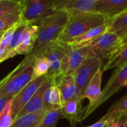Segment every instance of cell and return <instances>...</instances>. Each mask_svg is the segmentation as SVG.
Returning <instances> with one entry per match:
<instances>
[{
    "label": "cell",
    "instance_id": "cell-28",
    "mask_svg": "<svg viewBox=\"0 0 127 127\" xmlns=\"http://www.w3.org/2000/svg\"><path fill=\"white\" fill-rule=\"evenodd\" d=\"M12 99L5 105L2 112L0 114V127H10L13 123L12 118Z\"/></svg>",
    "mask_w": 127,
    "mask_h": 127
},
{
    "label": "cell",
    "instance_id": "cell-3",
    "mask_svg": "<svg viewBox=\"0 0 127 127\" xmlns=\"http://www.w3.org/2000/svg\"><path fill=\"white\" fill-rule=\"evenodd\" d=\"M34 61L25 58L13 71L0 81V97L13 98L32 81Z\"/></svg>",
    "mask_w": 127,
    "mask_h": 127
},
{
    "label": "cell",
    "instance_id": "cell-19",
    "mask_svg": "<svg viewBox=\"0 0 127 127\" xmlns=\"http://www.w3.org/2000/svg\"><path fill=\"white\" fill-rule=\"evenodd\" d=\"M89 56V49L87 46L72 48L69 54V66L67 75H73L83 61Z\"/></svg>",
    "mask_w": 127,
    "mask_h": 127
},
{
    "label": "cell",
    "instance_id": "cell-37",
    "mask_svg": "<svg viewBox=\"0 0 127 127\" xmlns=\"http://www.w3.org/2000/svg\"><path fill=\"white\" fill-rule=\"evenodd\" d=\"M21 1H23V0H21Z\"/></svg>",
    "mask_w": 127,
    "mask_h": 127
},
{
    "label": "cell",
    "instance_id": "cell-23",
    "mask_svg": "<svg viewBox=\"0 0 127 127\" xmlns=\"http://www.w3.org/2000/svg\"><path fill=\"white\" fill-rule=\"evenodd\" d=\"M43 108L46 110L52 108H61L60 92L54 82L45 91L43 96Z\"/></svg>",
    "mask_w": 127,
    "mask_h": 127
},
{
    "label": "cell",
    "instance_id": "cell-1",
    "mask_svg": "<svg viewBox=\"0 0 127 127\" xmlns=\"http://www.w3.org/2000/svg\"><path fill=\"white\" fill-rule=\"evenodd\" d=\"M69 20L70 15L67 11H58L34 23L37 26L36 40L32 50L26 58L36 59L40 57L47 47L58 41Z\"/></svg>",
    "mask_w": 127,
    "mask_h": 127
},
{
    "label": "cell",
    "instance_id": "cell-16",
    "mask_svg": "<svg viewBox=\"0 0 127 127\" xmlns=\"http://www.w3.org/2000/svg\"><path fill=\"white\" fill-rule=\"evenodd\" d=\"M37 26L35 24L25 25L23 32V39L20 44L15 49L14 54L17 55H28L32 50L37 35Z\"/></svg>",
    "mask_w": 127,
    "mask_h": 127
},
{
    "label": "cell",
    "instance_id": "cell-5",
    "mask_svg": "<svg viewBox=\"0 0 127 127\" xmlns=\"http://www.w3.org/2000/svg\"><path fill=\"white\" fill-rule=\"evenodd\" d=\"M120 41L119 36L105 32L78 48L87 46L89 49V56H99L107 61L108 57L119 47Z\"/></svg>",
    "mask_w": 127,
    "mask_h": 127
},
{
    "label": "cell",
    "instance_id": "cell-32",
    "mask_svg": "<svg viewBox=\"0 0 127 127\" xmlns=\"http://www.w3.org/2000/svg\"><path fill=\"white\" fill-rule=\"evenodd\" d=\"M7 55V48L0 45V63L5 61V58Z\"/></svg>",
    "mask_w": 127,
    "mask_h": 127
},
{
    "label": "cell",
    "instance_id": "cell-21",
    "mask_svg": "<svg viewBox=\"0 0 127 127\" xmlns=\"http://www.w3.org/2000/svg\"><path fill=\"white\" fill-rule=\"evenodd\" d=\"M108 26V25L107 23L99 26L98 27L94 28V29L85 32L84 34H81L80 36L77 37L69 45H70L72 48H78L80 46L94 40V38L97 37L100 34L107 32Z\"/></svg>",
    "mask_w": 127,
    "mask_h": 127
},
{
    "label": "cell",
    "instance_id": "cell-34",
    "mask_svg": "<svg viewBox=\"0 0 127 127\" xmlns=\"http://www.w3.org/2000/svg\"><path fill=\"white\" fill-rule=\"evenodd\" d=\"M120 120L119 121H114L108 123L105 127H120Z\"/></svg>",
    "mask_w": 127,
    "mask_h": 127
},
{
    "label": "cell",
    "instance_id": "cell-31",
    "mask_svg": "<svg viewBox=\"0 0 127 127\" xmlns=\"http://www.w3.org/2000/svg\"><path fill=\"white\" fill-rule=\"evenodd\" d=\"M13 98L11 97H8V96H4V97H0V114L2 112L3 109L5 108L6 104Z\"/></svg>",
    "mask_w": 127,
    "mask_h": 127
},
{
    "label": "cell",
    "instance_id": "cell-13",
    "mask_svg": "<svg viewBox=\"0 0 127 127\" xmlns=\"http://www.w3.org/2000/svg\"><path fill=\"white\" fill-rule=\"evenodd\" d=\"M53 82L59 90L61 106L70 99L79 96L78 89L73 75L62 76L53 79Z\"/></svg>",
    "mask_w": 127,
    "mask_h": 127
},
{
    "label": "cell",
    "instance_id": "cell-35",
    "mask_svg": "<svg viewBox=\"0 0 127 127\" xmlns=\"http://www.w3.org/2000/svg\"><path fill=\"white\" fill-rule=\"evenodd\" d=\"M120 127H127V116L123 117L120 119Z\"/></svg>",
    "mask_w": 127,
    "mask_h": 127
},
{
    "label": "cell",
    "instance_id": "cell-30",
    "mask_svg": "<svg viewBox=\"0 0 127 127\" xmlns=\"http://www.w3.org/2000/svg\"><path fill=\"white\" fill-rule=\"evenodd\" d=\"M108 123H108V120H107V118L105 116H103L97 122H96L95 123H94L88 127H105Z\"/></svg>",
    "mask_w": 127,
    "mask_h": 127
},
{
    "label": "cell",
    "instance_id": "cell-10",
    "mask_svg": "<svg viewBox=\"0 0 127 127\" xmlns=\"http://www.w3.org/2000/svg\"><path fill=\"white\" fill-rule=\"evenodd\" d=\"M46 79L47 76L45 75L41 77L32 79L31 82H29L15 96L13 97L11 109L13 120L17 118L21 109L33 96V95L35 94V92L38 90V88L41 86V85Z\"/></svg>",
    "mask_w": 127,
    "mask_h": 127
},
{
    "label": "cell",
    "instance_id": "cell-29",
    "mask_svg": "<svg viewBox=\"0 0 127 127\" xmlns=\"http://www.w3.org/2000/svg\"><path fill=\"white\" fill-rule=\"evenodd\" d=\"M20 24V23H17L16 25H14V26H12L11 28H10L9 29H8L6 32H5V33L3 34V36L1 39V41H0V45L7 48H8L11 40H12V38H13V36H14V34L17 29V28L18 27V26Z\"/></svg>",
    "mask_w": 127,
    "mask_h": 127
},
{
    "label": "cell",
    "instance_id": "cell-20",
    "mask_svg": "<svg viewBox=\"0 0 127 127\" xmlns=\"http://www.w3.org/2000/svg\"><path fill=\"white\" fill-rule=\"evenodd\" d=\"M46 111V109L42 108L38 111L19 117L13 120L10 127H36L42 120Z\"/></svg>",
    "mask_w": 127,
    "mask_h": 127
},
{
    "label": "cell",
    "instance_id": "cell-12",
    "mask_svg": "<svg viewBox=\"0 0 127 127\" xmlns=\"http://www.w3.org/2000/svg\"><path fill=\"white\" fill-rule=\"evenodd\" d=\"M96 0H58L55 10L65 11L69 14L92 13ZM94 13V12H93Z\"/></svg>",
    "mask_w": 127,
    "mask_h": 127
},
{
    "label": "cell",
    "instance_id": "cell-18",
    "mask_svg": "<svg viewBox=\"0 0 127 127\" xmlns=\"http://www.w3.org/2000/svg\"><path fill=\"white\" fill-rule=\"evenodd\" d=\"M108 123L119 121L123 117L127 116V94L113 103L107 113L104 115Z\"/></svg>",
    "mask_w": 127,
    "mask_h": 127
},
{
    "label": "cell",
    "instance_id": "cell-6",
    "mask_svg": "<svg viewBox=\"0 0 127 127\" xmlns=\"http://www.w3.org/2000/svg\"><path fill=\"white\" fill-rule=\"evenodd\" d=\"M105 61V60L99 56H88L73 73V75L77 86L79 99L84 93V91L90 80L96 71L99 68L102 67Z\"/></svg>",
    "mask_w": 127,
    "mask_h": 127
},
{
    "label": "cell",
    "instance_id": "cell-8",
    "mask_svg": "<svg viewBox=\"0 0 127 127\" xmlns=\"http://www.w3.org/2000/svg\"><path fill=\"white\" fill-rule=\"evenodd\" d=\"M103 73L104 72L102 67L96 71V73L94 74V76L92 77V79L90 80L89 83L86 86L84 93L80 98L82 101L85 99H87L89 101L88 105L85 108H83L82 120H83L93 113V108L99 99L102 93L101 86Z\"/></svg>",
    "mask_w": 127,
    "mask_h": 127
},
{
    "label": "cell",
    "instance_id": "cell-33",
    "mask_svg": "<svg viewBox=\"0 0 127 127\" xmlns=\"http://www.w3.org/2000/svg\"><path fill=\"white\" fill-rule=\"evenodd\" d=\"M126 44H127V33H126L124 36H123V37L120 38L119 47L123 46H124V45H126ZM119 47H118V48H119ZM118 48H117V49H118ZM117 49H116V50H117Z\"/></svg>",
    "mask_w": 127,
    "mask_h": 127
},
{
    "label": "cell",
    "instance_id": "cell-22",
    "mask_svg": "<svg viewBox=\"0 0 127 127\" xmlns=\"http://www.w3.org/2000/svg\"><path fill=\"white\" fill-rule=\"evenodd\" d=\"M107 32L115 34L120 38L127 33V9L117 17L108 20Z\"/></svg>",
    "mask_w": 127,
    "mask_h": 127
},
{
    "label": "cell",
    "instance_id": "cell-24",
    "mask_svg": "<svg viewBox=\"0 0 127 127\" xmlns=\"http://www.w3.org/2000/svg\"><path fill=\"white\" fill-rule=\"evenodd\" d=\"M61 117V108H49L46 111L42 120L36 127H55Z\"/></svg>",
    "mask_w": 127,
    "mask_h": 127
},
{
    "label": "cell",
    "instance_id": "cell-27",
    "mask_svg": "<svg viewBox=\"0 0 127 127\" xmlns=\"http://www.w3.org/2000/svg\"><path fill=\"white\" fill-rule=\"evenodd\" d=\"M21 0H0V17L6 16L23 5Z\"/></svg>",
    "mask_w": 127,
    "mask_h": 127
},
{
    "label": "cell",
    "instance_id": "cell-15",
    "mask_svg": "<svg viewBox=\"0 0 127 127\" xmlns=\"http://www.w3.org/2000/svg\"><path fill=\"white\" fill-rule=\"evenodd\" d=\"M82 100L79 96H75L61 106V116L64 118H66L70 123L73 127L82 121Z\"/></svg>",
    "mask_w": 127,
    "mask_h": 127
},
{
    "label": "cell",
    "instance_id": "cell-25",
    "mask_svg": "<svg viewBox=\"0 0 127 127\" xmlns=\"http://www.w3.org/2000/svg\"><path fill=\"white\" fill-rule=\"evenodd\" d=\"M21 11L22 7L6 16L0 17V33L6 32L14 25L20 23Z\"/></svg>",
    "mask_w": 127,
    "mask_h": 127
},
{
    "label": "cell",
    "instance_id": "cell-4",
    "mask_svg": "<svg viewBox=\"0 0 127 127\" xmlns=\"http://www.w3.org/2000/svg\"><path fill=\"white\" fill-rule=\"evenodd\" d=\"M57 2L58 0H40L38 3H32L28 0H23L20 23L23 25L34 24L38 20L55 14Z\"/></svg>",
    "mask_w": 127,
    "mask_h": 127
},
{
    "label": "cell",
    "instance_id": "cell-17",
    "mask_svg": "<svg viewBox=\"0 0 127 127\" xmlns=\"http://www.w3.org/2000/svg\"><path fill=\"white\" fill-rule=\"evenodd\" d=\"M127 64V44L119 47L107 59L102 66L103 72L114 69L120 68Z\"/></svg>",
    "mask_w": 127,
    "mask_h": 127
},
{
    "label": "cell",
    "instance_id": "cell-26",
    "mask_svg": "<svg viewBox=\"0 0 127 127\" xmlns=\"http://www.w3.org/2000/svg\"><path fill=\"white\" fill-rule=\"evenodd\" d=\"M49 62L45 57L37 58L34 62L32 79H34L46 75L49 70Z\"/></svg>",
    "mask_w": 127,
    "mask_h": 127
},
{
    "label": "cell",
    "instance_id": "cell-7",
    "mask_svg": "<svg viewBox=\"0 0 127 127\" xmlns=\"http://www.w3.org/2000/svg\"><path fill=\"white\" fill-rule=\"evenodd\" d=\"M70 45L59 41H56L46 48L40 57H45L49 62V67L46 75L48 79H55L62 76L61 74V63L64 57L70 53Z\"/></svg>",
    "mask_w": 127,
    "mask_h": 127
},
{
    "label": "cell",
    "instance_id": "cell-36",
    "mask_svg": "<svg viewBox=\"0 0 127 127\" xmlns=\"http://www.w3.org/2000/svg\"><path fill=\"white\" fill-rule=\"evenodd\" d=\"M5 32H2V33H0V41H1V39H2V36H3V34H4Z\"/></svg>",
    "mask_w": 127,
    "mask_h": 127
},
{
    "label": "cell",
    "instance_id": "cell-11",
    "mask_svg": "<svg viewBox=\"0 0 127 127\" xmlns=\"http://www.w3.org/2000/svg\"><path fill=\"white\" fill-rule=\"evenodd\" d=\"M127 9V0H96L94 13L111 20Z\"/></svg>",
    "mask_w": 127,
    "mask_h": 127
},
{
    "label": "cell",
    "instance_id": "cell-9",
    "mask_svg": "<svg viewBox=\"0 0 127 127\" xmlns=\"http://www.w3.org/2000/svg\"><path fill=\"white\" fill-rule=\"evenodd\" d=\"M127 82V64L123 67L117 69L112 74L105 85V88L102 90L101 95L99 100L93 108V112L101 105L105 102L113 95L117 93L122 88L125 86Z\"/></svg>",
    "mask_w": 127,
    "mask_h": 127
},
{
    "label": "cell",
    "instance_id": "cell-14",
    "mask_svg": "<svg viewBox=\"0 0 127 127\" xmlns=\"http://www.w3.org/2000/svg\"><path fill=\"white\" fill-rule=\"evenodd\" d=\"M52 82H53V79L47 78L41 85V86L38 88V90L35 92L33 96L29 100V102L21 109L17 118L19 117L23 116L25 114H29V113H34V112L38 111L41 110L42 108H43V94L45 91L52 84Z\"/></svg>",
    "mask_w": 127,
    "mask_h": 127
},
{
    "label": "cell",
    "instance_id": "cell-2",
    "mask_svg": "<svg viewBox=\"0 0 127 127\" xmlns=\"http://www.w3.org/2000/svg\"><path fill=\"white\" fill-rule=\"evenodd\" d=\"M70 20L61 33L58 41L70 44L74 39L85 32L105 24L108 20L96 13H78L69 14Z\"/></svg>",
    "mask_w": 127,
    "mask_h": 127
}]
</instances>
